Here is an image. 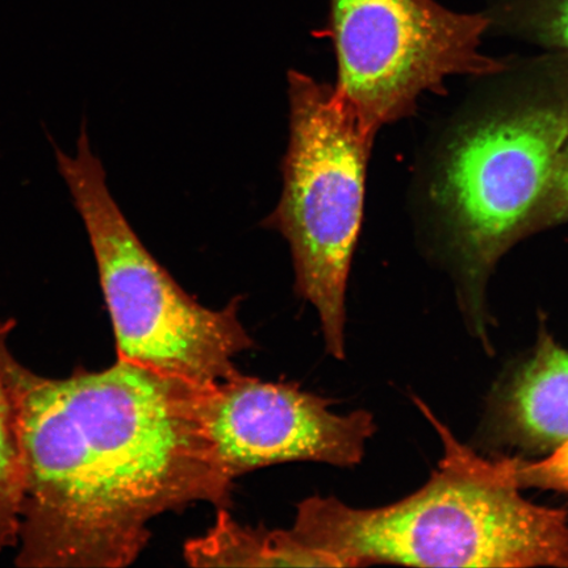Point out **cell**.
Returning a JSON list of instances; mask_svg holds the SVG:
<instances>
[{
    "instance_id": "cell-13",
    "label": "cell",
    "mask_w": 568,
    "mask_h": 568,
    "mask_svg": "<svg viewBox=\"0 0 568 568\" xmlns=\"http://www.w3.org/2000/svg\"><path fill=\"white\" fill-rule=\"evenodd\" d=\"M568 223V139L557 155L544 194L529 220L527 236Z\"/></svg>"
},
{
    "instance_id": "cell-5",
    "label": "cell",
    "mask_w": 568,
    "mask_h": 568,
    "mask_svg": "<svg viewBox=\"0 0 568 568\" xmlns=\"http://www.w3.org/2000/svg\"><path fill=\"white\" fill-rule=\"evenodd\" d=\"M290 140L278 205L264 225L291 248L296 294L317 311L325 349L346 357V291L376 133L329 87L291 70Z\"/></svg>"
},
{
    "instance_id": "cell-8",
    "label": "cell",
    "mask_w": 568,
    "mask_h": 568,
    "mask_svg": "<svg viewBox=\"0 0 568 568\" xmlns=\"http://www.w3.org/2000/svg\"><path fill=\"white\" fill-rule=\"evenodd\" d=\"M488 437L525 454H549L568 442V351L541 326L529 357L494 390Z\"/></svg>"
},
{
    "instance_id": "cell-11",
    "label": "cell",
    "mask_w": 568,
    "mask_h": 568,
    "mask_svg": "<svg viewBox=\"0 0 568 568\" xmlns=\"http://www.w3.org/2000/svg\"><path fill=\"white\" fill-rule=\"evenodd\" d=\"M489 30L530 42L568 62V0H491Z\"/></svg>"
},
{
    "instance_id": "cell-4",
    "label": "cell",
    "mask_w": 568,
    "mask_h": 568,
    "mask_svg": "<svg viewBox=\"0 0 568 568\" xmlns=\"http://www.w3.org/2000/svg\"><path fill=\"white\" fill-rule=\"evenodd\" d=\"M54 155L88 232L118 359L197 387L237 375L234 359L254 346L239 318L240 297L223 310L204 307L153 257L111 194L87 123L75 152L54 145Z\"/></svg>"
},
{
    "instance_id": "cell-9",
    "label": "cell",
    "mask_w": 568,
    "mask_h": 568,
    "mask_svg": "<svg viewBox=\"0 0 568 568\" xmlns=\"http://www.w3.org/2000/svg\"><path fill=\"white\" fill-rule=\"evenodd\" d=\"M191 567H339L337 560L310 548L293 530L247 527L219 508L215 524L183 546Z\"/></svg>"
},
{
    "instance_id": "cell-1",
    "label": "cell",
    "mask_w": 568,
    "mask_h": 568,
    "mask_svg": "<svg viewBox=\"0 0 568 568\" xmlns=\"http://www.w3.org/2000/svg\"><path fill=\"white\" fill-rule=\"evenodd\" d=\"M203 388L120 359L67 378L27 371L17 565L126 567L155 518L229 508L233 481L205 437Z\"/></svg>"
},
{
    "instance_id": "cell-10",
    "label": "cell",
    "mask_w": 568,
    "mask_h": 568,
    "mask_svg": "<svg viewBox=\"0 0 568 568\" xmlns=\"http://www.w3.org/2000/svg\"><path fill=\"white\" fill-rule=\"evenodd\" d=\"M12 318L0 322V551L17 548L24 486L21 402L28 368L13 357Z\"/></svg>"
},
{
    "instance_id": "cell-3",
    "label": "cell",
    "mask_w": 568,
    "mask_h": 568,
    "mask_svg": "<svg viewBox=\"0 0 568 568\" xmlns=\"http://www.w3.org/2000/svg\"><path fill=\"white\" fill-rule=\"evenodd\" d=\"M420 404L444 445L425 485L379 508L336 497L297 504L294 535L339 567H568V514L532 504L520 489L483 470L480 456L457 442Z\"/></svg>"
},
{
    "instance_id": "cell-7",
    "label": "cell",
    "mask_w": 568,
    "mask_h": 568,
    "mask_svg": "<svg viewBox=\"0 0 568 568\" xmlns=\"http://www.w3.org/2000/svg\"><path fill=\"white\" fill-rule=\"evenodd\" d=\"M333 402L296 383H270L239 373L204 387L202 423L220 470L241 475L281 464H361L376 430L373 415H339Z\"/></svg>"
},
{
    "instance_id": "cell-12",
    "label": "cell",
    "mask_w": 568,
    "mask_h": 568,
    "mask_svg": "<svg viewBox=\"0 0 568 568\" xmlns=\"http://www.w3.org/2000/svg\"><path fill=\"white\" fill-rule=\"evenodd\" d=\"M481 466L493 478L518 489L538 488L568 493V442L542 459L491 460L481 457Z\"/></svg>"
},
{
    "instance_id": "cell-6",
    "label": "cell",
    "mask_w": 568,
    "mask_h": 568,
    "mask_svg": "<svg viewBox=\"0 0 568 568\" xmlns=\"http://www.w3.org/2000/svg\"><path fill=\"white\" fill-rule=\"evenodd\" d=\"M485 12L462 13L436 0H331L336 89L379 131L416 110L425 92L456 75L486 78L510 62L480 52Z\"/></svg>"
},
{
    "instance_id": "cell-2",
    "label": "cell",
    "mask_w": 568,
    "mask_h": 568,
    "mask_svg": "<svg viewBox=\"0 0 568 568\" xmlns=\"http://www.w3.org/2000/svg\"><path fill=\"white\" fill-rule=\"evenodd\" d=\"M439 132L417 180L423 239L457 282L486 337V288L527 239L529 220L568 139V62L545 53L485 78Z\"/></svg>"
}]
</instances>
